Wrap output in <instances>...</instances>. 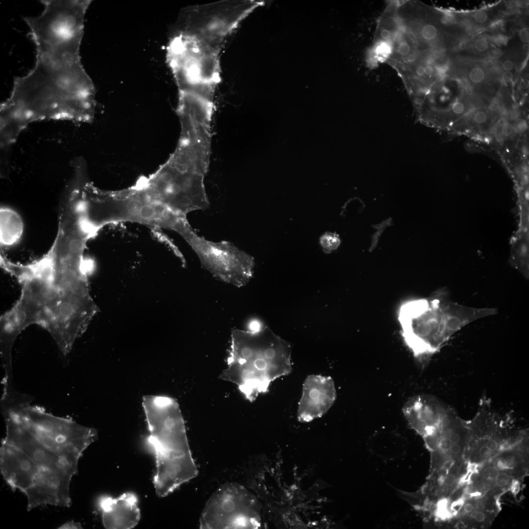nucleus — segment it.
<instances>
[{"instance_id": "nucleus-1", "label": "nucleus", "mask_w": 529, "mask_h": 529, "mask_svg": "<svg viewBox=\"0 0 529 529\" xmlns=\"http://www.w3.org/2000/svg\"><path fill=\"white\" fill-rule=\"evenodd\" d=\"M0 266L15 278L21 295L12 308L0 316V331L14 340L31 324L51 335L66 356L85 331L96 307L90 296L86 275L65 272L35 260L13 263L0 253Z\"/></svg>"}, {"instance_id": "nucleus-2", "label": "nucleus", "mask_w": 529, "mask_h": 529, "mask_svg": "<svg viewBox=\"0 0 529 529\" xmlns=\"http://www.w3.org/2000/svg\"><path fill=\"white\" fill-rule=\"evenodd\" d=\"M93 83L81 61L36 55L33 68L17 77L0 104V145L6 148L29 123L43 120L88 122L94 114Z\"/></svg>"}, {"instance_id": "nucleus-3", "label": "nucleus", "mask_w": 529, "mask_h": 529, "mask_svg": "<svg viewBox=\"0 0 529 529\" xmlns=\"http://www.w3.org/2000/svg\"><path fill=\"white\" fill-rule=\"evenodd\" d=\"M142 405L149 431L146 441L155 458L153 482L157 495L163 497L195 478L198 470L176 400L148 395L143 397Z\"/></svg>"}, {"instance_id": "nucleus-4", "label": "nucleus", "mask_w": 529, "mask_h": 529, "mask_svg": "<svg viewBox=\"0 0 529 529\" xmlns=\"http://www.w3.org/2000/svg\"><path fill=\"white\" fill-rule=\"evenodd\" d=\"M227 367L219 378L236 385L250 402L268 391L276 379L292 371L290 344L268 327L231 332Z\"/></svg>"}, {"instance_id": "nucleus-5", "label": "nucleus", "mask_w": 529, "mask_h": 529, "mask_svg": "<svg viewBox=\"0 0 529 529\" xmlns=\"http://www.w3.org/2000/svg\"><path fill=\"white\" fill-rule=\"evenodd\" d=\"M489 308H474L455 302L444 289L428 298L403 303L398 313L403 341L418 360L429 358L453 335L480 318L490 316Z\"/></svg>"}, {"instance_id": "nucleus-6", "label": "nucleus", "mask_w": 529, "mask_h": 529, "mask_svg": "<svg viewBox=\"0 0 529 529\" xmlns=\"http://www.w3.org/2000/svg\"><path fill=\"white\" fill-rule=\"evenodd\" d=\"M43 12L24 18L36 54L56 59H80L84 16L89 0H44Z\"/></svg>"}, {"instance_id": "nucleus-7", "label": "nucleus", "mask_w": 529, "mask_h": 529, "mask_svg": "<svg viewBox=\"0 0 529 529\" xmlns=\"http://www.w3.org/2000/svg\"><path fill=\"white\" fill-rule=\"evenodd\" d=\"M28 396L14 402L13 410L43 445L78 469L83 452L97 438V430L32 406Z\"/></svg>"}, {"instance_id": "nucleus-8", "label": "nucleus", "mask_w": 529, "mask_h": 529, "mask_svg": "<svg viewBox=\"0 0 529 529\" xmlns=\"http://www.w3.org/2000/svg\"><path fill=\"white\" fill-rule=\"evenodd\" d=\"M97 216L105 226L133 222L177 232L187 220L149 196L140 185L120 191L99 189L95 199Z\"/></svg>"}, {"instance_id": "nucleus-9", "label": "nucleus", "mask_w": 529, "mask_h": 529, "mask_svg": "<svg viewBox=\"0 0 529 529\" xmlns=\"http://www.w3.org/2000/svg\"><path fill=\"white\" fill-rule=\"evenodd\" d=\"M221 46L183 32L172 40L168 58L179 90L216 89Z\"/></svg>"}, {"instance_id": "nucleus-10", "label": "nucleus", "mask_w": 529, "mask_h": 529, "mask_svg": "<svg viewBox=\"0 0 529 529\" xmlns=\"http://www.w3.org/2000/svg\"><path fill=\"white\" fill-rule=\"evenodd\" d=\"M207 172L170 161L142 185L151 197L174 213L186 217L191 212L209 206L204 184Z\"/></svg>"}, {"instance_id": "nucleus-11", "label": "nucleus", "mask_w": 529, "mask_h": 529, "mask_svg": "<svg viewBox=\"0 0 529 529\" xmlns=\"http://www.w3.org/2000/svg\"><path fill=\"white\" fill-rule=\"evenodd\" d=\"M258 502L243 486L225 484L207 501L200 518V529H257L261 527Z\"/></svg>"}, {"instance_id": "nucleus-12", "label": "nucleus", "mask_w": 529, "mask_h": 529, "mask_svg": "<svg viewBox=\"0 0 529 529\" xmlns=\"http://www.w3.org/2000/svg\"><path fill=\"white\" fill-rule=\"evenodd\" d=\"M182 237L195 252L202 267L218 280L240 288L253 277L254 258L232 243L208 240L191 227Z\"/></svg>"}, {"instance_id": "nucleus-13", "label": "nucleus", "mask_w": 529, "mask_h": 529, "mask_svg": "<svg viewBox=\"0 0 529 529\" xmlns=\"http://www.w3.org/2000/svg\"><path fill=\"white\" fill-rule=\"evenodd\" d=\"M263 2L222 0L195 6L188 11L182 32L222 44L239 24Z\"/></svg>"}, {"instance_id": "nucleus-14", "label": "nucleus", "mask_w": 529, "mask_h": 529, "mask_svg": "<svg viewBox=\"0 0 529 529\" xmlns=\"http://www.w3.org/2000/svg\"><path fill=\"white\" fill-rule=\"evenodd\" d=\"M6 425L2 441L26 454L42 470L74 476L78 470L44 446L10 408L1 407Z\"/></svg>"}, {"instance_id": "nucleus-15", "label": "nucleus", "mask_w": 529, "mask_h": 529, "mask_svg": "<svg viewBox=\"0 0 529 529\" xmlns=\"http://www.w3.org/2000/svg\"><path fill=\"white\" fill-rule=\"evenodd\" d=\"M336 398V389L332 378L309 375L303 384L297 409L298 420L309 422L322 416L333 406Z\"/></svg>"}, {"instance_id": "nucleus-16", "label": "nucleus", "mask_w": 529, "mask_h": 529, "mask_svg": "<svg viewBox=\"0 0 529 529\" xmlns=\"http://www.w3.org/2000/svg\"><path fill=\"white\" fill-rule=\"evenodd\" d=\"M72 477L65 473L42 471L34 483L24 493L27 500V510L47 505L69 507L72 504L70 487Z\"/></svg>"}, {"instance_id": "nucleus-17", "label": "nucleus", "mask_w": 529, "mask_h": 529, "mask_svg": "<svg viewBox=\"0 0 529 529\" xmlns=\"http://www.w3.org/2000/svg\"><path fill=\"white\" fill-rule=\"evenodd\" d=\"M0 469L10 488L24 493L44 471L23 451L2 441L0 448Z\"/></svg>"}, {"instance_id": "nucleus-18", "label": "nucleus", "mask_w": 529, "mask_h": 529, "mask_svg": "<svg viewBox=\"0 0 529 529\" xmlns=\"http://www.w3.org/2000/svg\"><path fill=\"white\" fill-rule=\"evenodd\" d=\"M138 498L132 492H126L117 498L100 496L97 501L101 512L104 527L108 529H130L140 519Z\"/></svg>"}, {"instance_id": "nucleus-19", "label": "nucleus", "mask_w": 529, "mask_h": 529, "mask_svg": "<svg viewBox=\"0 0 529 529\" xmlns=\"http://www.w3.org/2000/svg\"><path fill=\"white\" fill-rule=\"evenodd\" d=\"M24 230L23 220L14 210L2 207L0 210V242L2 247H9L20 240Z\"/></svg>"}, {"instance_id": "nucleus-20", "label": "nucleus", "mask_w": 529, "mask_h": 529, "mask_svg": "<svg viewBox=\"0 0 529 529\" xmlns=\"http://www.w3.org/2000/svg\"><path fill=\"white\" fill-rule=\"evenodd\" d=\"M499 472L491 462L484 465L475 479L474 487L479 490L488 491Z\"/></svg>"}, {"instance_id": "nucleus-21", "label": "nucleus", "mask_w": 529, "mask_h": 529, "mask_svg": "<svg viewBox=\"0 0 529 529\" xmlns=\"http://www.w3.org/2000/svg\"><path fill=\"white\" fill-rule=\"evenodd\" d=\"M517 477L514 473L508 471H500L491 487L487 491V496L492 497L497 493L508 488L514 478Z\"/></svg>"}, {"instance_id": "nucleus-22", "label": "nucleus", "mask_w": 529, "mask_h": 529, "mask_svg": "<svg viewBox=\"0 0 529 529\" xmlns=\"http://www.w3.org/2000/svg\"><path fill=\"white\" fill-rule=\"evenodd\" d=\"M319 243L323 251L326 253H329L338 247L340 244V240L337 234L327 232L320 236Z\"/></svg>"}, {"instance_id": "nucleus-23", "label": "nucleus", "mask_w": 529, "mask_h": 529, "mask_svg": "<svg viewBox=\"0 0 529 529\" xmlns=\"http://www.w3.org/2000/svg\"><path fill=\"white\" fill-rule=\"evenodd\" d=\"M486 77L484 69L479 66L472 67L468 71V77L473 84H480L483 82Z\"/></svg>"}, {"instance_id": "nucleus-24", "label": "nucleus", "mask_w": 529, "mask_h": 529, "mask_svg": "<svg viewBox=\"0 0 529 529\" xmlns=\"http://www.w3.org/2000/svg\"><path fill=\"white\" fill-rule=\"evenodd\" d=\"M478 500H467L462 504L459 512V516L464 519L470 515L476 508Z\"/></svg>"}, {"instance_id": "nucleus-25", "label": "nucleus", "mask_w": 529, "mask_h": 529, "mask_svg": "<svg viewBox=\"0 0 529 529\" xmlns=\"http://www.w3.org/2000/svg\"><path fill=\"white\" fill-rule=\"evenodd\" d=\"M473 46L474 48L478 52L483 53L488 50L489 44L486 38L479 37L474 41Z\"/></svg>"}, {"instance_id": "nucleus-26", "label": "nucleus", "mask_w": 529, "mask_h": 529, "mask_svg": "<svg viewBox=\"0 0 529 529\" xmlns=\"http://www.w3.org/2000/svg\"><path fill=\"white\" fill-rule=\"evenodd\" d=\"M472 18L476 23L483 24L487 21L488 16L485 11L481 10L472 14Z\"/></svg>"}, {"instance_id": "nucleus-27", "label": "nucleus", "mask_w": 529, "mask_h": 529, "mask_svg": "<svg viewBox=\"0 0 529 529\" xmlns=\"http://www.w3.org/2000/svg\"><path fill=\"white\" fill-rule=\"evenodd\" d=\"M513 129L518 134L524 133L527 129V121L522 119H517L514 122Z\"/></svg>"}, {"instance_id": "nucleus-28", "label": "nucleus", "mask_w": 529, "mask_h": 529, "mask_svg": "<svg viewBox=\"0 0 529 529\" xmlns=\"http://www.w3.org/2000/svg\"><path fill=\"white\" fill-rule=\"evenodd\" d=\"M58 529H82L81 525L80 523L76 522L73 520L70 521L66 522L61 525Z\"/></svg>"}, {"instance_id": "nucleus-29", "label": "nucleus", "mask_w": 529, "mask_h": 529, "mask_svg": "<svg viewBox=\"0 0 529 529\" xmlns=\"http://www.w3.org/2000/svg\"><path fill=\"white\" fill-rule=\"evenodd\" d=\"M529 28L527 27H524L520 30L519 32V36L520 39L524 43H529Z\"/></svg>"}, {"instance_id": "nucleus-30", "label": "nucleus", "mask_w": 529, "mask_h": 529, "mask_svg": "<svg viewBox=\"0 0 529 529\" xmlns=\"http://www.w3.org/2000/svg\"><path fill=\"white\" fill-rule=\"evenodd\" d=\"M453 111L457 114H460L463 112L464 106L463 104L459 101H456L452 105Z\"/></svg>"}, {"instance_id": "nucleus-31", "label": "nucleus", "mask_w": 529, "mask_h": 529, "mask_svg": "<svg viewBox=\"0 0 529 529\" xmlns=\"http://www.w3.org/2000/svg\"><path fill=\"white\" fill-rule=\"evenodd\" d=\"M513 126L509 122H505L502 128V133L506 136L511 134L513 131Z\"/></svg>"}, {"instance_id": "nucleus-32", "label": "nucleus", "mask_w": 529, "mask_h": 529, "mask_svg": "<svg viewBox=\"0 0 529 529\" xmlns=\"http://www.w3.org/2000/svg\"><path fill=\"white\" fill-rule=\"evenodd\" d=\"M475 120L479 123L484 122L486 120V114L481 111L477 112L474 116Z\"/></svg>"}, {"instance_id": "nucleus-33", "label": "nucleus", "mask_w": 529, "mask_h": 529, "mask_svg": "<svg viewBox=\"0 0 529 529\" xmlns=\"http://www.w3.org/2000/svg\"><path fill=\"white\" fill-rule=\"evenodd\" d=\"M502 68L505 72H510L513 69L514 64L511 60L506 59L502 63Z\"/></svg>"}, {"instance_id": "nucleus-34", "label": "nucleus", "mask_w": 529, "mask_h": 529, "mask_svg": "<svg viewBox=\"0 0 529 529\" xmlns=\"http://www.w3.org/2000/svg\"><path fill=\"white\" fill-rule=\"evenodd\" d=\"M513 74L510 72H505L502 74V79L505 82H509L512 81Z\"/></svg>"}, {"instance_id": "nucleus-35", "label": "nucleus", "mask_w": 529, "mask_h": 529, "mask_svg": "<svg viewBox=\"0 0 529 529\" xmlns=\"http://www.w3.org/2000/svg\"><path fill=\"white\" fill-rule=\"evenodd\" d=\"M496 42L499 44H504L506 42V37L503 35H499L495 38Z\"/></svg>"}, {"instance_id": "nucleus-36", "label": "nucleus", "mask_w": 529, "mask_h": 529, "mask_svg": "<svg viewBox=\"0 0 529 529\" xmlns=\"http://www.w3.org/2000/svg\"><path fill=\"white\" fill-rule=\"evenodd\" d=\"M519 85L522 89H527L529 87V80L526 78L522 79L520 81Z\"/></svg>"}]
</instances>
